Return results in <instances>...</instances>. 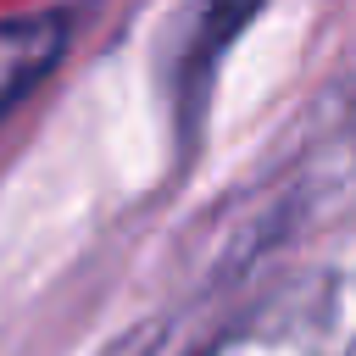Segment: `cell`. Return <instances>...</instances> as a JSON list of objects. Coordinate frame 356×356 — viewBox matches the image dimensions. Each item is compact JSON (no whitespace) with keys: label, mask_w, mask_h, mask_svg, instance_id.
I'll use <instances>...</instances> for the list:
<instances>
[{"label":"cell","mask_w":356,"mask_h":356,"mask_svg":"<svg viewBox=\"0 0 356 356\" xmlns=\"http://www.w3.org/2000/svg\"><path fill=\"white\" fill-rule=\"evenodd\" d=\"M267 0H200V56L211 61L217 50H228V39L261 11Z\"/></svg>","instance_id":"obj_2"},{"label":"cell","mask_w":356,"mask_h":356,"mask_svg":"<svg viewBox=\"0 0 356 356\" xmlns=\"http://www.w3.org/2000/svg\"><path fill=\"white\" fill-rule=\"evenodd\" d=\"M67 11H22L0 17V122L33 95V83L67 50Z\"/></svg>","instance_id":"obj_1"}]
</instances>
